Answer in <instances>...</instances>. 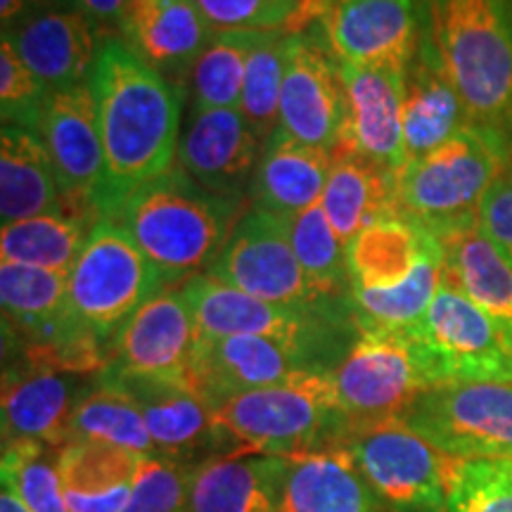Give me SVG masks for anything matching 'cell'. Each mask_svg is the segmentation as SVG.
<instances>
[{"label":"cell","mask_w":512,"mask_h":512,"mask_svg":"<svg viewBox=\"0 0 512 512\" xmlns=\"http://www.w3.org/2000/svg\"><path fill=\"white\" fill-rule=\"evenodd\" d=\"M105 152L98 216L112 219L140 185L174 169L181 143V98L124 38L100 41L88 76Z\"/></svg>","instance_id":"1"},{"label":"cell","mask_w":512,"mask_h":512,"mask_svg":"<svg viewBox=\"0 0 512 512\" xmlns=\"http://www.w3.org/2000/svg\"><path fill=\"white\" fill-rule=\"evenodd\" d=\"M242 200L204 190L174 166L140 185L112 216L159 268L166 283L207 273L240 221Z\"/></svg>","instance_id":"2"},{"label":"cell","mask_w":512,"mask_h":512,"mask_svg":"<svg viewBox=\"0 0 512 512\" xmlns=\"http://www.w3.org/2000/svg\"><path fill=\"white\" fill-rule=\"evenodd\" d=\"M216 451L230 456H299L335 448L349 422L339 411L330 373H304L252 389L211 408Z\"/></svg>","instance_id":"3"},{"label":"cell","mask_w":512,"mask_h":512,"mask_svg":"<svg viewBox=\"0 0 512 512\" xmlns=\"http://www.w3.org/2000/svg\"><path fill=\"white\" fill-rule=\"evenodd\" d=\"M430 34L472 126L512 133V0H427Z\"/></svg>","instance_id":"4"},{"label":"cell","mask_w":512,"mask_h":512,"mask_svg":"<svg viewBox=\"0 0 512 512\" xmlns=\"http://www.w3.org/2000/svg\"><path fill=\"white\" fill-rule=\"evenodd\" d=\"M510 166L512 150L505 133L467 124L396 174V214L437 238L470 226L477 223L486 192Z\"/></svg>","instance_id":"5"},{"label":"cell","mask_w":512,"mask_h":512,"mask_svg":"<svg viewBox=\"0 0 512 512\" xmlns=\"http://www.w3.org/2000/svg\"><path fill=\"white\" fill-rule=\"evenodd\" d=\"M183 294L197 337L275 339L311 354L328 373L361 335L354 311H309L264 302L207 273L185 280Z\"/></svg>","instance_id":"6"},{"label":"cell","mask_w":512,"mask_h":512,"mask_svg":"<svg viewBox=\"0 0 512 512\" xmlns=\"http://www.w3.org/2000/svg\"><path fill=\"white\" fill-rule=\"evenodd\" d=\"M166 278L119 223L102 219L67 275L69 316L83 332L110 347L140 306L169 290Z\"/></svg>","instance_id":"7"},{"label":"cell","mask_w":512,"mask_h":512,"mask_svg":"<svg viewBox=\"0 0 512 512\" xmlns=\"http://www.w3.org/2000/svg\"><path fill=\"white\" fill-rule=\"evenodd\" d=\"M384 510L446 512L460 465L399 418L349 430L337 444Z\"/></svg>","instance_id":"8"},{"label":"cell","mask_w":512,"mask_h":512,"mask_svg":"<svg viewBox=\"0 0 512 512\" xmlns=\"http://www.w3.org/2000/svg\"><path fill=\"white\" fill-rule=\"evenodd\" d=\"M427 29V0H304L290 31L316 34L337 62L406 72Z\"/></svg>","instance_id":"9"},{"label":"cell","mask_w":512,"mask_h":512,"mask_svg":"<svg viewBox=\"0 0 512 512\" xmlns=\"http://www.w3.org/2000/svg\"><path fill=\"white\" fill-rule=\"evenodd\" d=\"M415 356L439 384H512V342L470 299L441 283L418 328L403 332Z\"/></svg>","instance_id":"10"},{"label":"cell","mask_w":512,"mask_h":512,"mask_svg":"<svg viewBox=\"0 0 512 512\" xmlns=\"http://www.w3.org/2000/svg\"><path fill=\"white\" fill-rule=\"evenodd\" d=\"M207 275L256 299L292 309L354 311L351 302H328L313 290L294 252L290 219L256 207L240 216Z\"/></svg>","instance_id":"11"},{"label":"cell","mask_w":512,"mask_h":512,"mask_svg":"<svg viewBox=\"0 0 512 512\" xmlns=\"http://www.w3.org/2000/svg\"><path fill=\"white\" fill-rule=\"evenodd\" d=\"M399 420L451 458L512 460V384H439Z\"/></svg>","instance_id":"12"},{"label":"cell","mask_w":512,"mask_h":512,"mask_svg":"<svg viewBox=\"0 0 512 512\" xmlns=\"http://www.w3.org/2000/svg\"><path fill=\"white\" fill-rule=\"evenodd\" d=\"M330 382L349 430L399 418L432 389L408 337L392 332H361L349 354L330 370Z\"/></svg>","instance_id":"13"},{"label":"cell","mask_w":512,"mask_h":512,"mask_svg":"<svg viewBox=\"0 0 512 512\" xmlns=\"http://www.w3.org/2000/svg\"><path fill=\"white\" fill-rule=\"evenodd\" d=\"M38 131L60 183V207L100 223L98 195L105 178V152L88 81L50 93Z\"/></svg>","instance_id":"14"},{"label":"cell","mask_w":512,"mask_h":512,"mask_svg":"<svg viewBox=\"0 0 512 512\" xmlns=\"http://www.w3.org/2000/svg\"><path fill=\"white\" fill-rule=\"evenodd\" d=\"M195 349L197 328L183 287L164 290L121 325L110 344V361L102 375L190 384Z\"/></svg>","instance_id":"15"},{"label":"cell","mask_w":512,"mask_h":512,"mask_svg":"<svg viewBox=\"0 0 512 512\" xmlns=\"http://www.w3.org/2000/svg\"><path fill=\"white\" fill-rule=\"evenodd\" d=\"M344 126V86L337 57L311 31H287L280 131L332 152Z\"/></svg>","instance_id":"16"},{"label":"cell","mask_w":512,"mask_h":512,"mask_svg":"<svg viewBox=\"0 0 512 512\" xmlns=\"http://www.w3.org/2000/svg\"><path fill=\"white\" fill-rule=\"evenodd\" d=\"M304 373H328L306 351L266 337H197L190 384L219 406L230 396L285 384Z\"/></svg>","instance_id":"17"},{"label":"cell","mask_w":512,"mask_h":512,"mask_svg":"<svg viewBox=\"0 0 512 512\" xmlns=\"http://www.w3.org/2000/svg\"><path fill=\"white\" fill-rule=\"evenodd\" d=\"M344 86V126L337 145L349 147L389 174L406 166L403 93L406 72L339 62Z\"/></svg>","instance_id":"18"},{"label":"cell","mask_w":512,"mask_h":512,"mask_svg":"<svg viewBox=\"0 0 512 512\" xmlns=\"http://www.w3.org/2000/svg\"><path fill=\"white\" fill-rule=\"evenodd\" d=\"M259 136L235 110H192L178 143V166L214 195L242 200L259 164Z\"/></svg>","instance_id":"19"},{"label":"cell","mask_w":512,"mask_h":512,"mask_svg":"<svg viewBox=\"0 0 512 512\" xmlns=\"http://www.w3.org/2000/svg\"><path fill=\"white\" fill-rule=\"evenodd\" d=\"M17 55L48 88V93L86 83L98 57L95 22L79 10H43L5 27Z\"/></svg>","instance_id":"20"},{"label":"cell","mask_w":512,"mask_h":512,"mask_svg":"<svg viewBox=\"0 0 512 512\" xmlns=\"http://www.w3.org/2000/svg\"><path fill=\"white\" fill-rule=\"evenodd\" d=\"M119 27L128 46L159 74L192 72L216 36L195 0H128Z\"/></svg>","instance_id":"21"},{"label":"cell","mask_w":512,"mask_h":512,"mask_svg":"<svg viewBox=\"0 0 512 512\" xmlns=\"http://www.w3.org/2000/svg\"><path fill=\"white\" fill-rule=\"evenodd\" d=\"M100 377L114 382L136 401L162 458L190 465L188 460L197 453L216 448L211 408L190 384L102 373Z\"/></svg>","instance_id":"22"},{"label":"cell","mask_w":512,"mask_h":512,"mask_svg":"<svg viewBox=\"0 0 512 512\" xmlns=\"http://www.w3.org/2000/svg\"><path fill=\"white\" fill-rule=\"evenodd\" d=\"M470 124L465 105L448 79L427 29L406 72L403 93V150L406 162L430 155Z\"/></svg>","instance_id":"23"},{"label":"cell","mask_w":512,"mask_h":512,"mask_svg":"<svg viewBox=\"0 0 512 512\" xmlns=\"http://www.w3.org/2000/svg\"><path fill=\"white\" fill-rule=\"evenodd\" d=\"M275 512H384L342 448L285 456Z\"/></svg>","instance_id":"24"},{"label":"cell","mask_w":512,"mask_h":512,"mask_svg":"<svg viewBox=\"0 0 512 512\" xmlns=\"http://www.w3.org/2000/svg\"><path fill=\"white\" fill-rule=\"evenodd\" d=\"M76 396L72 373L29 363L22 373H8L3 384V441L69 444Z\"/></svg>","instance_id":"25"},{"label":"cell","mask_w":512,"mask_h":512,"mask_svg":"<svg viewBox=\"0 0 512 512\" xmlns=\"http://www.w3.org/2000/svg\"><path fill=\"white\" fill-rule=\"evenodd\" d=\"M441 283L470 299L512 342V264L479 223L439 235Z\"/></svg>","instance_id":"26"},{"label":"cell","mask_w":512,"mask_h":512,"mask_svg":"<svg viewBox=\"0 0 512 512\" xmlns=\"http://www.w3.org/2000/svg\"><path fill=\"white\" fill-rule=\"evenodd\" d=\"M330 169L332 152L299 143L275 128L261 150L249 197L256 209L290 219L320 202Z\"/></svg>","instance_id":"27"},{"label":"cell","mask_w":512,"mask_h":512,"mask_svg":"<svg viewBox=\"0 0 512 512\" xmlns=\"http://www.w3.org/2000/svg\"><path fill=\"white\" fill-rule=\"evenodd\" d=\"M328 221L344 247L361 230L396 214V174L380 169L349 147L332 150V169L320 197Z\"/></svg>","instance_id":"28"},{"label":"cell","mask_w":512,"mask_h":512,"mask_svg":"<svg viewBox=\"0 0 512 512\" xmlns=\"http://www.w3.org/2000/svg\"><path fill=\"white\" fill-rule=\"evenodd\" d=\"M60 209V183L41 131L3 126L0 133V219L3 226Z\"/></svg>","instance_id":"29"},{"label":"cell","mask_w":512,"mask_h":512,"mask_svg":"<svg viewBox=\"0 0 512 512\" xmlns=\"http://www.w3.org/2000/svg\"><path fill=\"white\" fill-rule=\"evenodd\" d=\"M145 456L121 448L69 441L62 448L60 477L69 512H121L131 498Z\"/></svg>","instance_id":"30"},{"label":"cell","mask_w":512,"mask_h":512,"mask_svg":"<svg viewBox=\"0 0 512 512\" xmlns=\"http://www.w3.org/2000/svg\"><path fill=\"white\" fill-rule=\"evenodd\" d=\"M285 456H226L197 465L188 512H275Z\"/></svg>","instance_id":"31"},{"label":"cell","mask_w":512,"mask_h":512,"mask_svg":"<svg viewBox=\"0 0 512 512\" xmlns=\"http://www.w3.org/2000/svg\"><path fill=\"white\" fill-rule=\"evenodd\" d=\"M437 242V235L401 216H384L356 235L347 247L351 287L401 285L415 271L420 259Z\"/></svg>","instance_id":"32"},{"label":"cell","mask_w":512,"mask_h":512,"mask_svg":"<svg viewBox=\"0 0 512 512\" xmlns=\"http://www.w3.org/2000/svg\"><path fill=\"white\" fill-rule=\"evenodd\" d=\"M441 268H444V252L437 240L401 285L387 290L351 287V309L358 332L403 335L418 328L441 287Z\"/></svg>","instance_id":"33"},{"label":"cell","mask_w":512,"mask_h":512,"mask_svg":"<svg viewBox=\"0 0 512 512\" xmlns=\"http://www.w3.org/2000/svg\"><path fill=\"white\" fill-rule=\"evenodd\" d=\"M98 223L67 209H55L34 219L3 226L0 254L12 264L36 266L43 271L69 275Z\"/></svg>","instance_id":"34"},{"label":"cell","mask_w":512,"mask_h":512,"mask_svg":"<svg viewBox=\"0 0 512 512\" xmlns=\"http://www.w3.org/2000/svg\"><path fill=\"white\" fill-rule=\"evenodd\" d=\"M69 441H93L145 458L159 456L136 401L117 384L102 377L76 403L69 425Z\"/></svg>","instance_id":"35"},{"label":"cell","mask_w":512,"mask_h":512,"mask_svg":"<svg viewBox=\"0 0 512 512\" xmlns=\"http://www.w3.org/2000/svg\"><path fill=\"white\" fill-rule=\"evenodd\" d=\"M294 252L313 290L328 302H351V275L347 247L337 238L323 204L290 216Z\"/></svg>","instance_id":"36"},{"label":"cell","mask_w":512,"mask_h":512,"mask_svg":"<svg viewBox=\"0 0 512 512\" xmlns=\"http://www.w3.org/2000/svg\"><path fill=\"white\" fill-rule=\"evenodd\" d=\"M266 31H216L192 67V110H235L247 62Z\"/></svg>","instance_id":"37"},{"label":"cell","mask_w":512,"mask_h":512,"mask_svg":"<svg viewBox=\"0 0 512 512\" xmlns=\"http://www.w3.org/2000/svg\"><path fill=\"white\" fill-rule=\"evenodd\" d=\"M62 448L43 441H12L3 446V489L31 512H69L64 503Z\"/></svg>","instance_id":"38"},{"label":"cell","mask_w":512,"mask_h":512,"mask_svg":"<svg viewBox=\"0 0 512 512\" xmlns=\"http://www.w3.org/2000/svg\"><path fill=\"white\" fill-rule=\"evenodd\" d=\"M287 57V29L266 31L252 50L242 83L240 112L259 136L261 143L273 136L280 124V95H283Z\"/></svg>","instance_id":"39"},{"label":"cell","mask_w":512,"mask_h":512,"mask_svg":"<svg viewBox=\"0 0 512 512\" xmlns=\"http://www.w3.org/2000/svg\"><path fill=\"white\" fill-rule=\"evenodd\" d=\"M446 512H512V460H460Z\"/></svg>","instance_id":"40"},{"label":"cell","mask_w":512,"mask_h":512,"mask_svg":"<svg viewBox=\"0 0 512 512\" xmlns=\"http://www.w3.org/2000/svg\"><path fill=\"white\" fill-rule=\"evenodd\" d=\"M195 470L162 456L143 458L131 498L121 512H188Z\"/></svg>","instance_id":"41"},{"label":"cell","mask_w":512,"mask_h":512,"mask_svg":"<svg viewBox=\"0 0 512 512\" xmlns=\"http://www.w3.org/2000/svg\"><path fill=\"white\" fill-rule=\"evenodd\" d=\"M48 88L17 55L8 36L0 41V114L3 126L41 128Z\"/></svg>","instance_id":"42"},{"label":"cell","mask_w":512,"mask_h":512,"mask_svg":"<svg viewBox=\"0 0 512 512\" xmlns=\"http://www.w3.org/2000/svg\"><path fill=\"white\" fill-rule=\"evenodd\" d=\"M216 31L292 29L304 0H195Z\"/></svg>","instance_id":"43"},{"label":"cell","mask_w":512,"mask_h":512,"mask_svg":"<svg viewBox=\"0 0 512 512\" xmlns=\"http://www.w3.org/2000/svg\"><path fill=\"white\" fill-rule=\"evenodd\" d=\"M477 223L512 264V166L496 178L484 195Z\"/></svg>","instance_id":"44"},{"label":"cell","mask_w":512,"mask_h":512,"mask_svg":"<svg viewBox=\"0 0 512 512\" xmlns=\"http://www.w3.org/2000/svg\"><path fill=\"white\" fill-rule=\"evenodd\" d=\"M74 10L83 12L95 24H121L128 0H72Z\"/></svg>","instance_id":"45"},{"label":"cell","mask_w":512,"mask_h":512,"mask_svg":"<svg viewBox=\"0 0 512 512\" xmlns=\"http://www.w3.org/2000/svg\"><path fill=\"white\" fill-rule=\"evenodd\" d=\"M48 3V0H0V17H3V27H12L19 17L27 15L29 10L38 8V5Z\"/></svg>","instance_id":"46"},{"label":"cell","mask_w":512,"mask_h":512,"mask_svg":"<svg viewBox=\"0 0 512 512\" xmlns=\"http://www.w3.org/2000/svg\"><path fill=\"white\" fill-rule=\"evenodd\" d=\"M0 512H31V510L19 501L15 494H10L8 489H3V496H0Z\"/></svg>","instance_id":"47"},{"label":"cell","mask_w":512,"mask_h":512,"mask_svg":"<svg viewBox=\"0 0 512 512\" xmlns=\"http://www.w3.org/2000/svg\"><path fill=\"white\" fill-rule=\"evenodd\" d=\"M510 150H512V133H510Z\"/></svg>","instance_id":"48"}]
</instances>
